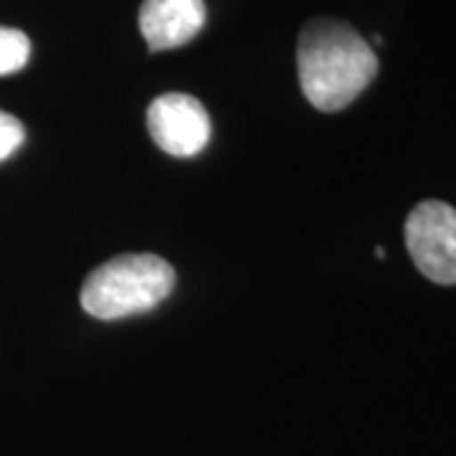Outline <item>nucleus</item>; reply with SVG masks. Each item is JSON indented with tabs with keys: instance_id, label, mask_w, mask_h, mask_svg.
Returning <instances> with one entry per match:
<instances>
[{
	"instance_id": "423d86ee",
	"label": "nucleus",
	"mask_w": 456,
	"mask_h": 456,
	"mask_svg": "<svg viewBox=\"0 0 456 456\" xmlns=\"http://www.w3.org/2000/svg\"><path fill=\"white\" fill-rule=\"evenodd\" d=\"M31 59V41L18 28L0 26V77L16 74Z\"/></svg>"
},
{
	"instance_id": "f03ea898",
	"label": "nucleus",
	"mask_w": 456,
	"mask_h": 456,
	"mask_svg": "<svg viewBox=\"0 0 456 456\" xmlns=\"http://www.w3.org/2000/svg\"><path fill=\"white\" fill-rule=\"evenodd\" d=\"M175 287L173 266L155 254H122L99 264L82 287V307L97 320L155 310Z\"/></svg>"
},
{
	"instance_id": "0eeeda50",
	"label": "nucleus",
	"mask_w": 456,
	"mask_h": 456,
	"mask_svg": "<svg viewBox=\"0 0 456 456\" xmlns=\"http://www.w3.org/2000/svg\"><path fill=\"white\" fill-rule=\"evenodd\" d=\"M26 140V130L13 114L0 110V163H5Z\"/></svg>"
},
{
	"instance_id": "39448f33",
	"label": "nucleus",
	"mask_w": 456,
	"mask_h": 456,
	"mask_svg": "<svg viewBox=\"0 0 456 456\" xmlns=\"http://www.w3.org/2000/svg\"><path fill=\"white\" fill-rule=\"evenodd\" d=\"M203 26V0H145L140 8V31L152 51L178 49L193 41Z\"/></svg>"
},
{
	"instance_id": "20e7f679",
	"label": "nucleus",
	"mask_w": 456,
	"mask_h": 456,
	"mask_svg": "<svg viewBox=\"0 0 456 456\" xmlns=\"http://www.w3.org/2000/svg\"><path fill=\"white\" fill-rule=\"evenodd\" d=\"M147 130L167 155L193 158L211 140V117L196 97L173 92L150 104Z\"/></svg>"
},
{
	"instance_id": "7ed1b4c3",
	"label": "nucleus",
	"mask_w": 456,
	"mask_h": 456,
	"mask_svg": "<svg viewBox=\"0 0 456 456\" xmlns=\"http://www.w3.org/2000/svg\"><path fill=\"white\" fill-rule=\"evenodd\" d=\"M406 248L426 279L456 284V208L441 200H424L408 213Z\"/></svg>"
},
{
	"instance_id": "f257e3e1",
	"label": "nucleus",
	"mask_w": 456,
	"mask_h": 456,
	"mask_svg": "<svg viewBox=\"0 0 456 456\" xmlns=\"http://www.w3.org/2000/svg\"><path fill=\"white\" fill-rule=\"evenodd\" d=\"M299 86L320 112H340L368 89L378 74L373 46L342 20H312L297 46Z\"/></svg>"
}]
</instances>
